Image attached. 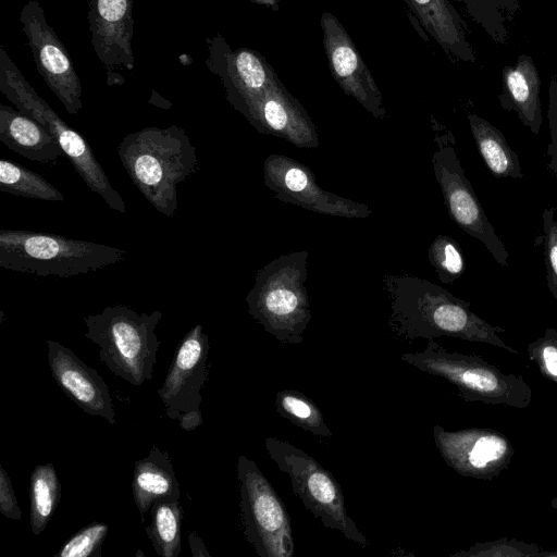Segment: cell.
Masks as SVG:
<instances>
[{
  "instance_id": "cell-13",
  "label": "cell",
  "mask_w": 557,
  "mask_h": 557,
  "mask_svg": "<svg viewBox=\"0 0 557 557\" xmlns=\"http://www.w3.org/2000/svg\"><path fill=\"white\" fill-rule=\"evenodd\" d=\"M264 185L281 201L309 211L347 219H363L372 210L320 187L312 171L286 156L270 154L263 163Z\"/></svg>"
},
{
  "instance_id": "cell-8",
  "label": "cell",
  "mask_w": 557,
  "mask_h": 557,
  "mask_svg": "<svg viewBox=\"0 0 557 557\" xmlns=\"http://www.w3.org/2000/svg\"><path fill=\"white\" fill-rule=\"evenodd\" d=\"M264 446L278 469L289 476L293 492L322 525L358 545H369L349 517L342 488L327 469L286 441L265 437Z\"/></svg>"
},
{
  "instance_id": "cell-23",
  "label": "cell",
  "mask_w": 557,
  "mask_h": 557,
  "mask_svg": "<svg viewBox=\"0 0 557 557\" xmlns=\"http://www.w3.org/2000/svg\"><path fill=\"white\" fill-rule=\"evenodd\" d=\"M131 487L141 517L157 500H178L180 485L168 451L153 445L147 457L137 460Z\"/></svg>"
},
{
  "instance_id": "cell-34",
  "label": "cell",
  "mask_w": 557,
  "mask_h": 557,
  "mask_svg": "<svg viewBox=\"0 0 557 557\" xmlns=\"http://www.w3.org/2000/svg\"><path fill=\"white\" fill-rule=\"evenodd\" d=\"M527 351L541 374L557 384V330L547 327L541 337L528 345Z\"/></svg>"
},
{
  "instance_id": "cell-12",
  "label": "cell",
  "mask_w": 557,
  "mask_h": 557,
  "mask_svg": "<svg viewBox=\"0 0 557 557\" xmlns=\"http://www.w3.org/2000/svg\"><path fill=\"white\" fill-rule=\"evenodd\" d=\"M20 22L32 49L37 71L66 112L77 115L82 104V84L72 59L37 0L26 2Z\"/></svg>"
},
{
  "instance_id": "cell-5",
  "label": "cell",
  "mask_w": 557,
  "mask_h": 557,
  "mask_svg": "<svg viewBox=\"0 0 557 557\" xmlns=\"http://www.w3.org/2000/svg\"><path fill=\"white\" fill-rule=\"evenodd\" d=\"M162 312L138 313L124 305L107 306L84 318L85 337L99 346V359L127 383L151 380L160 341L156 329Z\"/></svg>"
},
{
  "instance_id": "cell-36",
  "label": "cell",
  "mask_w": 557,
  "mask_h": 557,
  "mask_svg": "<svg viewBox=\"0 0 557 557\" xmlns=\"http://www.w3.org/2000/svg\"><path fill=\"white\" fill-rule=\"evenodd\" d=\"M0 512L13 520H20L22 511L18 508L11 479L8 472L0 465Z\"/></svg>"
},
{
  "instance_id": "cell-15",
  "label": "cell",
  "mask_w": 557,
  "mask_h": 557,
  "mask_svg": "<svg viewBox=\"0 0 557 557\" xmlns=\"http://www.w3.org/2000/svg\"><path fill=\"white\" fill-rule=\"evenodd\" d=\"M320 24L323 47L334 81L347 96L357 100L374 117H386L387 112L379 86L343 24L330 12L322 13Z\"/></svg>"
},
{
  "instance_id": "cell-16",
  "label": "cell",
  "mask_w": 557,
  "mask_h": 557,
  "mask_svg": "<svg viewBox=\"0 0 557 557\" xmlns=\"http://www.w3.org/2000/svg\"><path fill=\"white\" fill-rule=\"evenodd\" d=\"M209 336L201 324L189 330L180 342L162 386L158 389L165 414L176 419L200 409L201 389L207 381Z\"/></svg>"
},
{
  "instance_id": "cell-38",
  "label": "cell",
  "mask_w": 557,
  "mask_h": 557,
  "mask_svg": "<svg viewBox=\"0 0 557 557\" xmlns=\"http://www.w3.org/2000/svg\"><path fill=\"white\" fill-rule=\"evenodd\" d=\"M188 543L190 545L191 555L194 557H210V553L207 550L203 541L197 535L196 532H189Z\"/></svg>"
},
{
  "instance_id": "cell-3",
  "label": "cell",
  "mask_w": 557,
  "mask_h": 557,
  "mask_svg": "<svg viewBox=\"0 0 557 557\" xmlns=\"http://www.w3.org/2000/svg\"><path fill=\"white\" fill-rule=\"evenodd\" d=\"M307 250L282 255L262 267L246 296L248 312L285 344H300L310 320Z\"/></svg>"
},
{
  "instance_id": "cell-24",
  "label": "cell",
  "mask_w": 557,
  "mask_h": 557,
  "mask_svg": "<svg viewBox=\"0 0 557 557\" xmlns=\"http://www.w3.org/2000/svg\"><path fill=\"white\" fill-rule=\"evenodd\" d=\"M467 119L478 151L490 172L497 178H522L519 157L500 129L475 113H469Z\"/></svg>"
},
{
  "instance_id": "cell-17",
  "label": "cell",
  "mask_w": 557,
  "mask_h": 557,
  "mask_svg": "<svg viewBox=\"0 0 557 557\" xmlns=\"http://www.w3.org/2000/svg\"><path fill=\"white\" fill-rule=\"evenodd\" d=\"M237 111L260 133L287 140L298 148H317L318 129L302 104L280 82L245 101Z\"/></svg>"
},
{
  "instance_id": "cell-20",
  "label": "cell",
  "mask_w": 557,
  "mask_h": 557,
  "mask_svg": "<svg viewBox=\"0 0 557 557\" xmlns=\"http://www.w3.org/2000/svg\"><path fill=\"white\" fill-rule=\"evenodd\" d=\"M498 100L503 109L516 112L519 121L539 135L543 125L541 77L530 55L522 53L513 65L503 69Z\"/></svg>"
},
{
  "instance_id": "cell-10",
  "label": "cell",
  "mask_w": 557,
  "mask_h": 557,
  "mask_svg": "<svg viewBox=\"0 0 557 557\" xmlns=\"http://www.w3.org/2000/svg\"><path fill=\"white\" fill-rule=\"evenodd\" d=\"M433 131L435 150L431 162L450 219L463 232L481 242L500 267H507L509 255L506 246L465 174L453 133L434 120Z\"/></svg>"
},
{
  "instance_id": "cell-1",
  "label": "cell",
  "mask_w": 557,
  "mask_h": 557,
  "mask_svg": "<svg viewBox=\"0 0 557 557\" xmlns=\"http://www.w3.org/2000/svg\"><path fill=\"white\" fill-rule=\"evenodd\" d=\"M383 281L391 300L389 325L397 335L428 341L449 336L518 354L499 336L503 327L482 319L469 301L442 286L409 274L387 275Z\"/></svg>"
},
{
  "instance_id": "cell-2",
  "label": "cell",
  "mask_w": 557,
  "mask_h": 557,
  "mask_svg": "<svg viewBox=\"0 0 557 557\" xmlns=\"http://www.w3.org/2000/svg\"><path fill=\"white\" fill-rule=\"evenodd\" d=\"M119 158L132 183L160 213L177 211V185L198 171L196 149L184 128L147 126L126 135Z\"/></svg>"
},
{
  "instance_id": "cell-39",
  "label": "cell",
  "mask_w": 557,
  "mask_h": 557,
  "mask_svg": "<svg viewBox=\"0 0 557 557\" xmlns=\"http://www.w3.org/2000/svg\"><path fill=\"white\" fill-rule=\"evenodd\" d=\"M499 1L503 7L504 13L506 12L509 16L513 15L520 7L519 0H499Z\"/></svg>"
},
{
  "instance_id": "cell-25",
  "label": "cell",
  "mask_w": 557,
  "mask_h": 557,
  "mask_svg": "<svg viewBox=\"0 0 557 557\" xmlns=\"http://www.w3.org/2000/svg\"><path fill=\"white\" fill-rule=\"evenodd\" d=\"M61 498V483L51 462L37 465L29 478V521L39 535L53 516Z\"/></svg>"
},
{
  "instance_id": "cell-35",
  "label": "cell",
  "mask_w": 557,
  "mask_h": 557,
  "mask_svg": "<svg viewBox=\"0 0 557 557\" xmlns=\"http://www.w3.org/2000/svg\"><path fill=\"white\" fill-rule=\"evenodd\" d=\"M547 121L549 141L547 144V170L557 176V79L553 75L548 87Z\"/></svg>"
},
{
  "instance_id": "cell-4",
  "label": "cell",
  "mask_w": 557,
  "mask_h": 557,
  "mask_svg": "<svg viewBox=\"0 0 557 557\" xmlns=\"http://www.w3.org/2000/svg\"><path fill=\"white\" fill-rule=\"evenodd\" d=\"M126 251L47 232L0 230V267L39 276L71 277L124 261Z\"/></svg>"
},
{
  "instance_id": "cell-27",
  "label": "cell",
  "mask_w": 557,
  "mask_h": 557,
  "mask_svg": "<svg viewBox=\"0 0 557 557\" xmlns=\"http://www.w3.org/2000/svg\"><path fill=\"white\" fill-rule=\"evenodd\" d=\"M0 190L45 201H63L64 196L38 173L8 159H0Z\"/></svg>"
},
{
  "instance_id": "cell-32",
  "label": "cell",
  "mask_w": 557,
  "mask_h": 557,
  "mask_svg": "<svg viewBox=\"0 0 557 557\" xmlns=\"http://www.w3.org/2000/svg\"><path fill=\"white\" fill-rule=\"evenodd\" d=\"M534 245L542 250L546 284L557 300V208L548 206L542 213V231L535 236Z\"/></svg>"
},
{
  "instance_id": "cell-29",
  "label": "cell",
  "mask_w": 557,
  "mask_h": 557,
  "mask_svg": "<svg viewBox=\"0 0 557 557\" xmlns=\"http://www.w3.org/2000/svg\"><path fill=\"white\" fill-rule=\"evenodd\" d=\"M450 557H557V552L545 550L535 543H527L517 539L502 537L493 541L475 542L467 549L453 554Z\"/></svg>"
},
{
  "instance_id": "cell-22",
  "label": "cell",
  "mask_w": 557,
  "mask_h": 557,
  "mask_svg": "<svg viewBox=\"0 0 557 557\" xmlns=\"http://www.w3.org/2000/svg\"><path fill=\"white\" fill-rule=\"evenodd\" d=\"M0 140L35 162L57 163L64 154L57 138L40 123L5 104H0Z\"/></svg>"
},
{
  "instance_id": "cell-11",
  "label": "cell",
  "mask_w": 557,
  "mask_h": 557,
  "mask_svg": "<svg viewBox=\"0 0 557 557\" xmlns=\"http://www.w3.org/2000/svg\"><path fill=\"white\" fill-rule=\"evenodd\" d=\"M433 437L445 463L467 478L492 481L509 467L515 455L506 434L490 428L447 431L436 424Z\"/></svg>"
},
{
  "instance_id": "cell-21",
  "label": "cell",
  "mask_w": 557,
  "mask_h": 557,
  "mask_svg": "<svg viewBox=\"0 0 557 557\" xmlns=\"http://www.w3.org/2000/svg\"><path fill=\"white\" fill-rule=\"evenodd\" d=\"M424 30L451 57L474 63L466 23L449 0H404Z\"/></svg>"
},
{
  "instance_id": "cell-9",
  "label": "cell",
  "mask_w": 557,
  "mask_h": 557,
  "mask_svg": "<svg viewBox=\"0 0 557 557\" xmlns=\"http://www.w3.org/2000/svg\"><path fill=\"white\" fill-rule=\"evenodd\" d=\"M236 473L246 540L260 557H293L295 544L284 503L257 463L240 455Z\"/></svg>"
},
{
  "instance_id": "cell-37",
  "label": "cell",
  "mask_w": 557,
  "mask_h": 557,
  "mask_svg": "<svg viewBox=\"0 0 557 557\" xmlns=\"http://www.w3.org/2000/svg\"><path fill=\"white\" fill-rule=\"evenodd\" d=\"M177 420L184 431H193L202 423L201 410L183 412L178 416Z\"/></svg>"
},
{
  "instance_id": "cell-40",
  "label": "cell",
  "mask_w": 557,
  "mask_h": 557,
  "mask_svg": "<svg viewBox=\"0 0 557 557\" xmlns=\"http://www.w3.org/2000/svg\"><path fill=\"white\" fill-rule=\"evenodd\" d=\"M250 1L253 3H257V4H262V5L269 7L270 9L276 11L278 9V3L281 0H250Z\"/></svg>"
},
{
  "instance_id": "cell-19",
  "label": "cell",
  "mask_w": 557,
  "mask_h": 557,
  "mask_svg": "<svg viewBox=\"0 0 557 557\" xmlns=\"http://www.w3.org/2000/svg\"><path fill=\"white\" fill-rule=\"evenodd\" d=\"M47 346L49 368L58 386L84 412L114 425V406L102 376L64 345L48 339Z\"/></svg>"
},
{
  "instance_id": "cell-31",
  "label": "cell",
  "mask_w": 557,
  "mask_h": 557,
  "mask_svg": "<svg viewBox=\"0 0 557 557\" xmlns=\"http://www.w3.org/2000/svg\"><path fill=\"white\" fill-rule=\"evenodd\" d=\"M468 15L497 44L508 42V30L499 0H455Z\"/></svg>"
},
{
  "instance_id": "cell-7",
  "label": "cell",
  "mask_w": 557,
  "mask_h": 557,
  "mask_svg": "<svg viewBox=\"0 0 557 557\" xmlns=\"http://www.w3.org/2000/svg\"><path fill=\"white\" fill-rule=\"evenodd\" d=\"M0 91L21 113L40 123L57 138L74 170L91 191L98 194L110 209L126 212L122 196L111 185L88 141L36 92L3 47L0 48Z\"/></svg>"
},
{
  "instance_id": "cell-26",
  "label": "cell",
  "mask_w": 557,
  "mask_h": 557,
  "mask_svg": "<svg viewBox=\"0 0 557 557\" xmlns=\"http://www.w3.org/2000/svg\"><path fill=\"white\" fill-rule=\"evenodd\" d=\"M147 535L157 555L177 557L182 549L184 510L178 500H157L151 506Z\"/></svg>"
},
{
  "instance_id": "cell-14",
  "label": "cell",
  "mask_w": 557,
  "mask_h": 557,
  "mask_svg": "<svg viewBox=\"0 0 557 557\" xmlns=\"http://www.w3.org/2000/svg\"><path fill=\"white\" fill-rule=\"evenodd\" d=\"M133 3L134 0H88L90 39L110 87L124 84L122 70L134 69Z\"/></svg>"
},
{
  "instance_id": "cell-28",
  "label": "cell",
  "mask_w": 557,
  "mask_h": 557,
  "mask_svg": "<svg viewBox=\"0 0 557 557\" xmlns=\"http://www.w3.org/2000/svg\"><path fill=\"white\" fill-rule=\"evenodd\" d=\"M276 412L296 426L319 437H332L320 408L305 394L295 389H282L274 398Z\"/></svg>"
},
{
  "instance_id": "cell-18",
  "label": "cell",
  "mask_w": 557,
  "mask_h": 557,
  "mask_svg": "<svg viewBox=\"0 0 557 557\" xmlns=\"http://www.w3.org/2000/svg\"><path fill=\"white\" fill-rule=\"evenodd\" d=\"M208 48L207 65L221 78L226 99L235 110L281 82L258 51L248 48L233 51L221 35L208 39Z\"/></svg>"
},
{
  "instance_id": "cell-33",
  "label": "cell",
  "mask_w": 557,
  "mask_h": 557,
  "mask_svg": "<svg viewBox=\"0 0 557 557\" xmlns=\"http://www.w3.org/2000/svg\"><path fill=\"white\" fill-rule=\"evenodd\" d=\"M109 527L102 522H92L72 535L54 554L55 557H100L101 547L108 535Z\"/></svg>"
},
{
  "instance_id": "cell-6",
  "label": "cell",
  "mask_w": 557,
  "mask_h": 557,
  "mask_svg": "<svg viewBox=\"0 0 557 557\" xmlns=\"http://www.w3.org/2000/svg\"><path fill=\"white\" fill-rule=\"evenodd\" d=\"M400 359L420 371L454 385L466 401L524 409L532 401L531 386L522 375L505 373L478 355L448 351L429 339L419 352H405Z\"/></svg>"
},
{
  "instance_id": "cell-30",
  "label": "cell",
  "mask_w": 557,
  "mask_h": 557,
  "mask_svg": "<svg viewBox=\"0 0 557 557\" xmlns=\"http://www.w3.org/2000/svg\"><path fill=\"white\" fill-rule=\"evenodd\" d=\"M428 256L437 277L444 284H453L466 268L459 244L446 235H437L429 247Z\"/></svg>"
}]
</instances>
